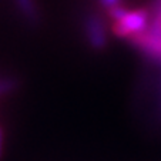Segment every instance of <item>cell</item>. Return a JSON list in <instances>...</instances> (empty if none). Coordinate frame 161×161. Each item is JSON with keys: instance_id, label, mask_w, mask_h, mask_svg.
Wrapping results in <instances>:
<instances>
[{"instance_id": "cell-1", "label": "cell", "mask_w": 161, "mask_h": 161, "mask_svg": "<svg viewBox=\"0 0 161 161\" xmlns=\"http://www.w3.org/2000/svg\"><path fill=\"white\" fill-rule=\"evenodd\" d=\"M150 14L144 9L128 10L125 9L124 13L113 23V33L117 37L130 40L131 37L138 36L148 27Z\"/></svg>"}, {"instance_id": "cell-2", "label": "cell", "mask_w": 161, "mask_h": 161, "mask_svg": "<svg viewBox=\"0 0 161 161\" xmlns=\"http://www.w3.org/2000/svg\"><path fill=\"white\" fill-rule=\"evenodd\" d=\"M83 30L87 44L94 52H103L108 44V34L106 25L98 16L87 14L83 20Z\"/></svg>"}, {"instance_id": "cell-3", "label": "cell", "mask_w": 161, "mask_h": 161, "mask_svg": "<svg viewBox=\"0 0 161 161\" xmlns=\"http://www.w3.org/2000/svg\"><path fill=\"white\" fill-rule=\"evenodd\" d=\"M13 3L26 25L30 27H39L42 21V12L36 0H13Z\"/></svg>"}, {"instance_id": "cell-4", "label": "cell", "mask_w": 161, "mask_h": 161, "mask_svg": "<svg viewBox=\"0 0 161 161\" xmlns=\"http://www.w3.org/2000/svg\"><path fill=\"white\" fill-rule=\"evenodd\" d=\"M17 87V80L13 77H0V96L9 94Z\"/></svg>"}, {"instance_id": "cell-5", "label": "cell", "mask_w": 161, "mask_h": 161, "mask_svg": "<svg viewBox=\"0 0 161 161\" xmlns=\"http://www.w3.org/2000/svg\"><path fill=\"white\" fill-rule=\"evenodd\" d=\"M98 3L101 4V7L110 12V10L116 9L119 6H123V0H98Z\"/></svg>"}, {"instance_id": "cell-6", "label": "cell", "mask_w": 161, "mask_h": 161, "mask_svg": "<svg viewBox=\"0 0 161 161\" xmlns=\"http://www.w3.org/2000/svg\"><path fill=\"white\" fill-rule=\"evenodd\" d=\"M3 148H4V133L0 127V158H2V154H3Z\"/></svg>"}]
</instances>
